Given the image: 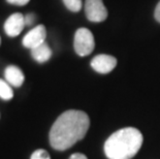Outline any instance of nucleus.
I'll return each instance as SVG.
<instances>
[{
  "mask_svg": "<svg viewBox=\"0 0 160 159\" xmlns=\"http://www.w3.org/2000/svg\"><path fill=\"white\" fill-rule=\"evenodd\" d=\"M90 126V119L83 111L69 110L58 117L50 131V144L64 151L83 140Z\"/></svg>",
  "mask_w": 160,
  "mask_h": 159,
  "instance_id": "1",
  "label": "nucleus"
},
{
  "mask_svg": "<svg viewBox=\"0 0 160 159\" xmlns=\"http://www.w3.org/2000/svg\"><path fill=\"white\" fill-rule=\"evenodd\" d=\"M142 134L134 127L116 131L104 144V153L108 159H131L142 145Z\"/></svg>",
  "mask_w": 160,
  "mask_h": 159,
  "instance_id": "2",
  "label": "nucleus"
},
{
  "mask_svg": "<svg viewBox=\"0 0 160 159\" xmlns=\"http://www.w3.org/2000/svg\"><path fill=\"white\" fill-rule=\"evenodd\" d=\"M74 51L79 56L85 57L93 52L95 48L94 36L92 32L87 28H80L74 34L73 42Z\"/></svg>",
  "mask_w": 160,
  "mask_h": 159,
  "instance_id": "3",
  "label": "nucleus"
},
{
  "mask_svg": "<svg viewBox=\"0 0 160 159\" xmlns=\"http://www.w3.org/2000/svg\"><path fill=\"white\" fill-rule=\"evenodd\" d=\"M85 13L87 19L93 23L103 22L108 18V11L102 0H86Z\"/></svg>",
  "mask_w": 160,
  "mask_h": 159,
  "instance_id": "4",
  "label": "nucleus"
},
{
  "mask_svg": "<svg viewBox=\"0 0 160 159\" xmlns=\"http://www.w3.org/2000/svg\"><path fill=\"white\" fill-rule=\"evenodd\" d=\"M47 36V30L43 25H37L31 29L23 38V46L27 49L32 50L35 47L45 42Z\"/></svg>",
  "mask_w": 160,
  "mask_h": 159,
  "instance_id": "5",
  "label": "nucleus"
},
{
  "mask_svg": "<svg viewBox=\"0 0 160 159\" xmlns=\"http://www.w3.org/2000/svg\"><path fill=\"white\" fill-rule=\"evenodd\" d=\"M116 65H117V59L113 56L105 55V54L95 56L91 61L92 68L96 72L102 74L111 72Z\"/></svg>",
  "mask_w": 160,
  "mask_h": 159,
  "instance_id": "6",
  "label": "nucleus"
},
{
  "mask_svg": "<svg viewBox=\"0 0 160 159\" xmlns=\"http://www.w3.org/2000/svg\"><path fill=\"white\" fill-rule=\"evenodd\" d=\"M25 24V16L21 12L12 13L4 23V31L8 36L16 37L23 31Z\"/></svg>",
  "mask_w": 160,
  "mask_h": 159,
  "instance_id": "7",
  "label": "nucleus"
},
{
  "mask_svg": "<svg viewBox=\"0 0 160 159\" xmlns=\"http://www.w3.org/2000/svg\"><path fill=\"white\" fill-rule=\"evenodd\" d=\"M4 77L5 80L11 86L13 87H21L25 80L24 73L18 66L15 65H9L4 70Z\"/></svg>",
  "mask_w": 160,
  "mask_h": 159,
  "instance_id": "8",
  "label": "nucleus"
},
{
  "mask_svg": "<svg viewBox=\"0 0 160 159\" xmlns=\"http://www.w3.org/2000/svg\"><path fill=\"white\" fill-rule=\"evenodd\" d=\"M52 50L46 42L31 50L32 58L38 63H45L49 61L50 58L52 57Z\"/></svg>",
  "mask_w": 160,
  "mask_h": 159,
  "instance_id": "9",
  "label": "nucleus"
},
{
  "mask_svg": "<svg viewBox=\"0 0 160 159\" xmlns=\"http://www.w3.org/2000/svg\"><path fill=\"white\" fill-rule=\"evenodd\" d=\"M13 97V91L12 86L6 82L0 79V98L4 100H11Z\"/></svg>",
  "mask_w": 160,
  "mask_h": 159,
  "instance_id": "10",
  "label": "nucleus"
},
{
  "mask_svg": "<svg viewBox=\"0 0 160 159\" xmlns=\"http://www.w3.org/2000/svg\"><path fill=\"white\" fill-rule=\"evenodd\" d=\"M64 5L66 6V8H68L70 12H78L81 11L82 8V0H63Z\"/></svg>",
  "mask_w": 160,
  "mask_h": 159,
  "instance_id": "11",
  "label": "nucleus"
},
{
  "mask_svg": "<svg viewBox=\"0 0 160 159\" xmlns=\"http://www.w3.org/2000/svg\"><path fill=\"white\" fill-rule=\"evenodd\" d=\"M30 159H51L49 153L43 150V149H38V150L34 151L31 155Z\"/></svg>",
  "mask_w": 160,
  "mask_h": 159,
  "instance_id": "12",
  "label": "nucleus"
},
{
  "mask_svg": "<svg viewBox=\"0 0 160 159\" xmlns=\"http://www.w3.org/2000/svg\"><path fill=\"white\" fill-rule=\"evenodd\" d=\"M35 22V15L34 13H27L25 16V24L26 26H31Z\"/></svg>",
  "mask_w": 160,
  "mask_h": 159,
  "instance_id": "13",
  "label": "nucleus"
},
{
  "mask_svg": "<svg viewBox=\"0 0 160 159\" xmlns=\"http://www.w3.org/2000/svg\"><path fill=\"white\" fill-rule=\"evenodd\" d=\"M6 1L8 3H11V4L23 6V5H26L27 3H29L30 0H6Z\"/></svg>",
  "mask_w": 160,
  "mask_h": 159,
  "instance_id": "14",
  "label": "nucleus"
},
{
  "mask_svg": "<svg viewBox=\"0 0 160 159\" xmlns=\"http://www.w3.org/2000/svg\"><path fill=\"white\" fill-rule=\"evenodd\" d=\"M154 16H155L156 21L160 23V1L158 2V4H157V6H156V8H155Z\"/></svg>",
  "mask_w": 160,
  "mask_h": 159,
  "instance_id": "15",
  "label": "nucleus"
},
{
  "mask_svg": "<svg viewBox=\"0 0 160 159\" xmlns=\"http://www.w3.org/2000/svg\"><path fill=\"white\" fill-rule=\"evenodd\" d=\"M69 159H88V158L87 156H85V155L82 153H74L69 157Z\"/></svg>",
  "mask_w": 160,
  "mask_h": 159,
  "instance_id": "16",
  "label": "nucleus"
},
{
  "mask_svg": "<svg viewBox=\"0 0 160 159\" xmlns=\"http://www.w3.org/2000/svg\"><path fill=\"white\" fill-rule=\"evenodd\" d=\"M0 43H1V38H0Z\"/></svg>",
  "mask_w": 160,
  "mask_h": 159,
  "instance_id": "17",
  "label": "nucleus"
}]
</instances>
